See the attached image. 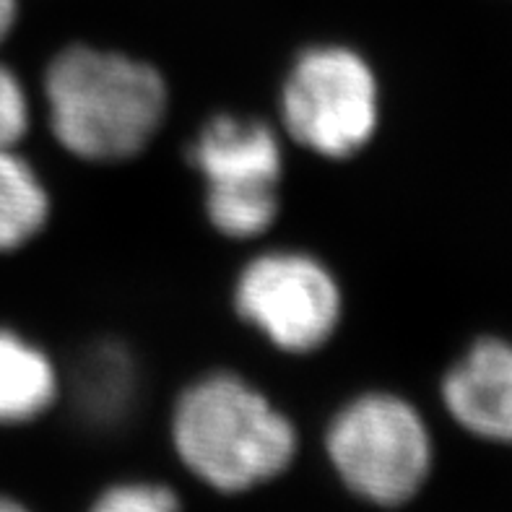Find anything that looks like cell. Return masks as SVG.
Segmentation results:
<instances>
[{
  "label": "cell",
  "instance_id": "1",
  "mask_svg": "<svg viewBox=\"0 0 512 512\" xmlns=\"http://www.w3.org/2000/svg\"><path fill=\"white\" fill-rule=\"evenodd\" d=\"M45 97L60 146L86 162L141 154L167 115V84L154 65L89 45L50 60Z\"/></svg>",
  "mask_w": 512,
  "mask_h": 512
},
{
  "label": "cell",
  "instance_id": "2",
  "mask_svg": "<svg viewBox=\"0 0 512 512\" xmlns=\"http://www.w3.org/2000/svg\"><path fill=\"white\" fill-rule=\"evenodd\" d=\"M172 445L201 484L242 494L279 479L297 458L299 437L260 390L232 372H214L177 401Z\"/></svg>",
  "mask_w": 512,
  "mask_h": 512
},
{
  "label": "cell",
  "instance_id": "3",
  "mask_svg": "<svg viewBox=\"0 0 512 512\" xmlns=\"http://www.w3.org/2000/svg\"><path fill=\"white\" fill-rule=\"evenodd\" d=\"M325 453L341 484L375 507L414 500L435 458L422 414L390 393H364L346 403L328 424Z\"/></svg>",
  "mask_w": 512,
  "mask_h": 512
},
{
  "label": "cell",
  "instance_id": "4",
  "mask_svg": "<svg viewBox=\"0 0 512 512\" xmlns=\"http://www.w3.org/2000/svg\"><path fill=\"white\" fill-rule=\"evenodd\" d=\"M188 156L206 180V214L216 232L253 240L273 227L284 156L271 125L219 115L203 125Z\"/></svg>",
  "mask_w": 512,
  "mask_h": 512
},
{
  "label": "cell",
  "instance_id": "5",
  "mask_svg": "<svg viewBox=\"0 0 512 512\" xmlns=\"http://www.w3.org/2000/svg\"><path fill=\"white\" fill-rule=\"evenodd\" d=\"M281 115L305 149L346 159L375 136L380 115L375 73L349 47H310L286 78Z\"/></svg>",
  "mask_w": 512,
  "mask_h": 512
},
{
  "label": "cell",
  "instance_id": "6",
  "mask_svg": "<svg viewBox=\"0 0 512 512\" xmlns=\"http://www.w3.org/2000/svg\"><path fill=\"white\" fill-rule=\"evenodd\" d=\"M234 307L281 351L310 354L336 333L341 292L320 260L276 250L247 263L234 286Z\"/></svg>",
  "mask_w": 512,
  "mask_h": 512
},
{
  "label": "cell",
  "instance_id": "7",
  "mask_svg": "<svg viewBox=\"0 0 512 512\" xmlns=\"http://www.w3.org/2000/svg\"><path fill=\"white\" fill-rule=\"evenodd\" d=\"M442 398L471 435L512 445V344L484 338L471 346L445 377Z\"/></svg>",
  "mask_w": 512,
  "mask_h": 512
},
{
  "label": "cell",
  "instance_id": "8",
  "mask_svg": "<svg viewBox=\"0 0 512 512\" xmlns=\"http://www.w3.org/2000/svg\"><path fill=\"white\" fill-rule=\"evenodd\" d=\"M68 393L73 411L89 429L112 432L123 427L141 396L136 357L120 341H94L78 354Z\"/></svg>",
  "mask_w": 512,
  "mask_h": 512
},
{
  "label": "cell",
  "instance_id": "9",
  "mask_svg": "<svg viewBox=\"0 0 512 512\" xmlns=\"http://www.w3.org/2000/svg\"><path fill=\"white\" fill-rule=\"evenodd\" d=\"M60 383L45 351L0 328V424H29L58 401Z\"/></svg>",
  "mask_w": 512,
  "mask_h": 512
},
{
  "label": "cell",
  "instance_id": "10",
  "mask_svg": "<svg viewBox=\"0 0 512 512\" xmlns=\"http://www.w3.org/2000/svg\"><path fill=\"white\" fill-rule=\"evenodd\" d=\"M50 216V198L34 169L0 149V253L19 250L37 237Z\"/></svg>",
  "mask_w": 512,
  "mask_h": 512
},
{
  "label": "cell",
  "instance_id": "11",
  "mask_svg": "<svg viewBox=\"0 0 512 512\" xmlns=\"http://www.w3.org/2000/svg\"><path fill=\"white\" fill-rule=\"evenodd\" d=\"M86 512H180V500L164 484L120 481L104 489Z\"/></svg>",
  "mask_w": 512,
  "mask_h": 512
},
{
  "label": "cell",
  "instance_id": "12",
  "mask_svg": "<svg viewBox=\"0 0 512 512\" xmlns=\"http://www.w3.org/2000/svg\"><path fill=\"white\" fill-rule=\"evenodd\" d=\"M29 128V102L16 73L0 65V149H11Z\"/></svg>",
  "mask_w": 512,
  "mask_h": 512
},
{
  "label": "cell",
  "instance_id": "13",
  "mask_svg": "<svg viewBox=\"0 0 512 512\" xmlns=\"http://www.w3.org/2000/svg\"><path fill=\"white\" fill-rule=\"evenodd\" d=\"M16 11H19V3H16V0H0V42L6 39V34L11 32L13 24H16Z\"/></svg>",
  "mask_w": 512,
  "mask_h": 512
},
{
  "label": "cell",
  "instance_id": "14",
  "mask_svg": "<svg viewBox=\"0 0 512 512\" xmlns=\"http://www.w3.org/2000/svg\"><path fill=\"white\" fill-rule=\"evenodd\" d=\"M0 512H32L24 502L13 500V497H6V494H0Z\"/></svg>",
  "mask_w": 512,
  "mask_h": 512
}]
</instances>
